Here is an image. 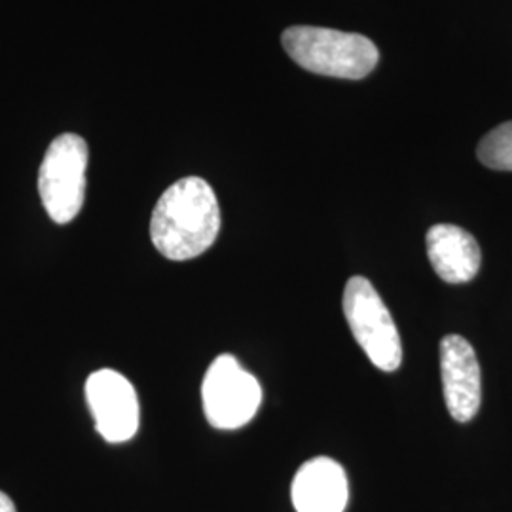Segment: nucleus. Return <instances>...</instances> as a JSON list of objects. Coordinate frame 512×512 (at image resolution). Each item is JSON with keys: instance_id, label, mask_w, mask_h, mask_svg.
Returning a JSON list of instances; mask_svg holds the SVG:
<instances>
[{"instance_id": "obj_6", "label": "nucleus", "mask_w": 512, "mask_h": 512, "mask_svg": "<svg viewBox=\"0 0 512 512\" xmlns=\"http://www.w3.org/2000/svg\"><path fill=\"white\" fill-rule=\"evenodd\" d=\"M86 399L103 439L118 444L137 435L139 399L126 376L110 368L93 372L86 382Z\"/></svg>"}, {"instance_id": "obj_1", "label": "nucleus", "mask_w": 512, "mask_h": 512, "mask_svg": "<svg viewBox=\"0 0 512 512\" xmlns=\"http://www.w3.org/2000/svg\"><path fill=\"white\" fill-rule=\"evenodd\" d=\"M219 230V200L211 184L200 177H184L171 184L150 220L154 247L177 262L203 255L215 243Z\"/></svg>"}, {"instance_id": "obj_2", "label": "nucleus", "mask_w": 512, "mask_h": 512, "mask_svg": "<svg viewBox=\"0 0 512 512\" xmlns=\"http://www.w3.org/2000/svg\"><path fill=\"white\" fill-rule=\"evenodd\" d=\"M281 42L294 63L321 76L361 80L380 61V52L370 38L327 27H289Z\"/></svg>"}, {"instance_id": "obj_3", "label": "nucleus", "mask_w": 512, "mask_h": 512, "mask_svg": "<svg viewBox=\"0 0 512 512\" xmlns=\"http://www.w3.org/2000/svg\"><path fill=\"white\" fill-rule=\"evenodd\" d=\"M88 158L86 141L80 135L63 133L55 137L42 160L38 192L46 213L57 224H69L82 211Z\"/></svg>"}, {"instance_id": "obj_4", "label": "nucleus", "mask_w": 512, "mask_h": 512, "mask_svg": "<svg viewBox=\"0 0 512 512\" xmlns=\"http://www.w3.org/2000/svg\"><path fill=\"white\" fill-rule=\"evenodd\" d=\"M342 304L349 330L372 365L384 372H395L403 363V344L397 325L374 285L361 275L351 277Z\"/></svg>"}, {"instance_id": "obj_9", "label": "nucleus", "mask_w": 512, "mask_h": 512, "mask_svg": "<svg viewBox=\"0 0 512 512\" xmlns=\"http://www.w3.org/2000/svg\"><path fill=\"white\" fill-rule=\"evenodd\" d=\"M427 256L442 281L459 285L475 279L482 253L476 239L454 224H435L427 232Z\"/></svg>"}, {"instance_id": "obj_11", "label": "nucleus", "mask_w": 512, "mask_h": 512, "mask_svg": "<svg viewBox=\"0 0 512 512\" xmlns=\"http://www.w3.org/2000/svg\"><path fill=\"white\" fill-rule=\"evenodd\" d=\"M0 512H18L16 511L14 501H12L8 495L4 494V492H0Z\"/></svg>"}, {"instance_id": "obj_8", "label": "nucleus", "mask_w": 512, "mask_h": 512, "mask_svg": "<svg viewBox=\"0 0 512 512\" xmlns=\"http://www.w3.org/2000/svg\"><path fill=\"white\" fill-rule=\"evenodd\" d=\"M291 497L296 512H344L349 484L344 467L334 459L313 458L294 476Z\"/></svg>"}, {"instance_id": "obj_5", "label": "nucleus", "mask_w": 512, "mask_h": 512, "mask_svg": "<svg viewBox=\"0 0 512 512\" xmlns=\"http://www.w3.org/2000/svg\"><path fill=\"white\" fill-rule=\"evenodd\" d=\"M203 412L217 429H239L253 420L262 403V387L234 355H219L205 372Z\"/></svg>"}, {"instance_id": "obj_7", "label": "nucleus", "mask_w": 512, "mask_h": 512, "mask_svg": "<svg viewBox=\"0 0 512 512\" xmlns=\"http://www.w3.org/2000/svg\"><path fill=\"white\" fill-rule=\"evenodd\" d=\"M440 374L450 416L459 423L473 420L482 401V378L475 349L463 336L442 338Z\"/></svg>"}, {"instance_id": "obj_10", "label": "nucleus", "mask_w": 512, "mask_h": 512, "mask_svg": "<svg viewBox=\"0 0 512 512\" xmlns=\"http://www.w3.org/2000/svg\"><path fill=\"white\" fill-rule=\"evenodd\" d=\"M478 160L495 171H512V122L492 129L478 145Z\"/></svg>"}]
</instances>
